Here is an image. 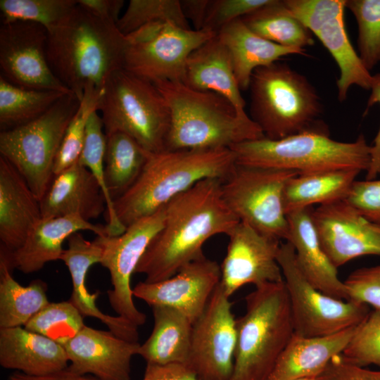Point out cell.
<instances>
[{"label": "cell", "mask_w": 380, "mask_h": 380, "mask_svg": "<svg viewBox=\"0 0 380 380\" xmlns=\"http://www.w3.org/2000/svg\"><path fill=\"white\" fill-rule=\"evenodd\" d=\"M222 179L198 182L164 205L162 228L150 242L135 273L144 281L167 279L186 264L205 257L203 246L210 237L229 235L240 222L225 203Z\"/></svg>", "instance_id": "6da1fadb"}, {"label": "cell", "mask_w": 380, "mask_h": 380, "mask_svg": "<svg viewBox=\"0 0 380 380\" xmlns=\"http://www.w3.org/2000/svg\"><path fill=\"white\" fill-rule=\"evenodd\" d=\"M48 32L46 56L55 76L80 101L89 87L102 89L124 68L126 37L115 23L77 5Z\"/></svg>", "instance_id": "7a4b0ae2"}, {"label": "cell", "mask_w": 380, "mask_h": 380, "mask_svg": "<svg viewBox=\"0 0 380 380\" xmlns=\"http://www.w3.org/2000/svg\"><path fill=\"white\" fill-rule=\"evenodd\" d=\"M231 148L165 150L149 153L137 179L113 201L118 219L125 227L151 215L198 182L225 179L235 167Z\"/></svg>", "instance_id": "3957f363"}, {"label": "cell", "mask_w": 380, "mask_h": 380, "mask_svg": "<svg viewBox=\"0 0 380 380\" xmlns=\"http://www.w3.org/2000/svg\"><path fill=\"white\" fill-rule=\"evenodd\" d=\"M154 84L170 113L165 150L230 148L265 137L247 113H239L217 93L194 89L181 81Z\"/></svg>", "instance_id": "277c9868"}, {"label": "cell", "mask_w": 380, "mask_h": 380, "mask_svg": "<svg viewBox=\"0 0 380 380\" xmlns=\"http://www.w3.org/2000/svg\"><path fill=\"white\" fill-rule=\"evenodd\" d=\"M250 118L265 138L277 140L305 132L329 133L321 118L320 96L307 77L279 61L254 70Z\"/></svg>", "instance_id": "5b68a950"}, {"label": "cell", "mask_w": 380, "mask_h": 380, "mask_svg": "<svg viewBox=\"0 0 380 380\" xmlns=\"http://www.w3.org/2000/svg\"><path fill=\"white\" fill-rule=\"evenodd\" d=\"M245 300L246 312L236 319V346L230 380H269L294 335L284 281L256 286Z\"/></svg>", "instance_id": "8992f818"}, {"label": "cell", "mask_w": 380, "mask_h": 380, "mask_svg": "<svg viewBox=\"0 0 380 380\" xmlns=\"http://www.w3.org/2000/svg\"><path fill=\"white\" fill-rule=\"evenodd\" d=\"M230 148L236 164L305 174L339 169L367 172L372 146L363 134L343 142L331 139L329 133L305 132L277 140L247 141Z\"/></svg>", "instance_id": "52a82bcc"}, {"label": "cell", "mask_w": 380, "mask_h": 380, "mask_svg": "<svg viewBox=\"0 0 380 380\" xmlns=\"http://www.w3.org/2000/svg\"><path fill=\"white\" fill-rule=\"evenodd\" d=\"M98 111L106 135L121 132L148 152L165 150L170 113L154 83L125 68L116 70L103 88Z\"/></svg>", "instance_id": "ba28073f"}, {"label": "cell", "mask_w": 380, "mask_h": 380, "mask_svg": "<svg viewBox=\"0 0 380 380\" xmlns=\"http://www.w3.org/2000/svg\"><path fill=\"white\" fill-rule=\"evenodd\" d=\"M80 102L73 93L66 94L37 118L0 132L1 156L17 169L39 201L53 179L57 154Z\"/></svg>", "instance_id": "9c48e42d"}, {"label": "cell", "mask_w": 380, "mask_h": 380, "mask_svg": "<svg viewBox=\"0 0 380 380\" xmlns=\"http://www.w3.org/2000/svg\"><path fill=\"white\" fill-rule=\"evenodd\" d=\"M297 172L236 164L222 181L223 199L238 220L267 236L286 240L289 233L284 195Z\"/></svg>", "instance_id": "30bf717a"}, {"label": "cell", "mask_w": 380, "mask_h": 380, "mask_svg": "<svg viewBox=\"0 0 380 380\" xmlns=\"http://www.w3.org/2000/svg\"><path fill=\"white\" fill-rule=\"evenodd\" d=\"M277 260L296 335L316 337L336 334L359 325L370 312L366 304L338 299L316 289L300 269L290 243H281Z\"/></svg>", "instance_id": "8fae6325"}, {"label": "cell", "mask_w": 380, "mask_h": 380, "mask_svg": "<svg viewBox=\"0 0 380 380\" xmlns=\"http://www.w3.org/2000/svg\"><path fill=\"white\" fill-rule=\"evenodd\" d=\"M216 34L169 21L148 23L125 36L124 68L153 83L182 82L189 55Z\"/></svg>", "instance_id": "7c38bea8"}, {"label": "cell", "mask_w": 380, "mask_h": 380, "mask_svg": "<svg viewBox=\"0 0 380 380\" xmlns=\"http://www.w3.org/2000/svg\"><path fill=\"white\" fill-rule=\"evenodd\" d=\"M328 50L340 71L336 82L338 99H346L353 85L371 90L380 84V73L372 75L353 48L344 20L346 0H284Z\"/></svg>", "instance_id": "4fadbf2b"}, {"label": "cell", "mask_w": 380, "mask_h": 380, "mask_svg": "<svg viewBox=\"0 0 380 380\" xmlns=\"http://www.w3.org/2000/svg\"><path fill=\"white\" fill-rule=\"evenodd\" d=\"M165 219L164 206L155 213L142 217L128 227L119 236H96L102 247L100 264L110 272L113 289L108 290L109 303L118 315L137 327L146 320L133 300L131 277L153 238L162 228Z\"/></svg>", "instance_id": "5bb4252c"}, {"label": "cell", "mask_w": 380, "mask_h": 380, "mask_svg": "<svg viewBox=\"0 0 380 380\" xmlns=\"http://www.w3.org/2000/svg\"><path fill=\"white\" fill-rule=\"evenodd\" d=\"M236 346V319L219 283L193 324L186 366L199 380H230Z\"/></svg>", "instance_id": "9a60e30c"}, {"label": "cell", "mask_w": 380, "mask_h": 380, "mask_svg": "<svg viewBox=\"0 0 380 380\" xmlns=\"http://www.w3.org/2000/svg\"><path fill=\"white\" fill-rule=\"evenodd\" d=\"M48 32L27 21L0 27V76L18 87L72 93L55 76L46 56Z\"/></svg>", "instance_id": "2e32d148"}, {"label": "cell", "mask_w": 380, "mask_h": 380, "mask_svg": "<svg viewBox=\"0 0 380 380\" xmlns=\"http://www.w3.org/2000/svg\"><path fill=\"white\" fill-rule=\"evenodd\" d=\"M228 236L227 253L220 265V281L227 296L248 284L256 287L284 281L277 260L280 240L241 222Z\"/></svg>", "instance_id": "e0dca14e"}, {"label": "cell", "mask_w": 380, "mask_h": 380, "mask_svg": "<svg viewBox=\"0 0 380 380\" xmlns=\"http://www.w3.org/2000/svg\"><path fill=\"white\" fill-rule=\"evenodd\" d=\"M312 218L324 251L337 268L359 257L380 255V224L345 200L313 208Z\"/></svg>", "instance_id": "ac0fdd59"}, {"label": "cell", "mask_w": 380, "mask_h": 380, "mask_svg": "<svg viewBox=\"0 0 380 380\" xmlns=\"http://www.w3.org/2000/svg\"><path fill=\"white\" fill-rule=\"evenodd\" d=\"M220 277V265L205 256L186 264L167 279L139 282L132 293L151 307L179 310L194 324L203 312Z\"/></svg>", "instance_id": "d6986e66"}, {"label": "cell", "mask_w": 380, "mask_h": 380, "mask_svg": "<svg viewBox=\"0 0 380 380\" xmlns=\"http://www.w3.org/2000/svg\"><path fill=\"white\" fill-rule=\"evenodd\" d=\"M140 343L121 338L110 331L84 326L65 346L70 365L80 374L101 380H130L131 360Z\"/></svg>", "instance_id": "ffe728a7"}, {"label": "cell", "mask_w": 380, "mask_h": 380, "mask_svg": "<svg viewBox=\"0 0 380 380\" xmlns=\"http://www.w3.org/2000/svg\"><path fill=\"white\" fill-rule=\"evenodd\" d=\"M93 232L96 236L107 235L106 227L94 224L79 215L42 218L32 229L23 244L16 251L6 253L0 251V259L13 269L29 274L42 269L51 261L61 260L63 243L75 232Z\"/></svg>", "instance_id": "44dd1931"}, {"label": "cell", "mask_w": 380, "mask_h": 380, "mask_svg": "<svg viewBox=\"0 0 380 380\" xmlns=\"http://www.w3.org/2000/svg\"><path fill=\"white\" fill-rule=\"evenodd\" d=\"M68 248L61 257L68 267L72 282V292L70 301L83 317H91L105 324L109 331L117 336L131 342H139L138 327L129 320L119 316H111L102 312L96 305L100 291L90 293L86 286L87 272L93 265L101 261L103 250L95 239L86 240L80 232L68 238Z\"/></svg>", "instance_id": "7402d4cb"}, {"label": "cell", "mask_w": 380, "mask_h": 380, "mask_svg": "<svg viewBox=\"0 0 380 380\" xmlns=\"http://www.w3.org/2000/svg\"><path fill=\"white\" fill-rule=\"evenodd\" d=\"M42 218L39 200L17 169L0 156V251L18 249Z\"/></svg>", "instance_id": "603a6c76"}, {"label": "cell", "mask_w": 380, "mask_h": 380, "mask_svg": "<svg viewBox=\"0 0 380 380\" xmlns=\"http://www.w3.org/2000/svg\"><path fill=\"white\" fill-rule=\"evenodd\" d=\"M313 207L287 214L289 233L286 241L294 249L297 263L308 280L321 292L348 300L338 268L324 251L312 218Z\"/></svg>", "instance_id": "cb8c5ba5"}, {"label": "cell", "mask_w": 380, "mask_h": 380, "mask_svg": "<svg viewBox=\"0 0 380 380\" xmlns=\"http://www.w3.org/2000/svg\"><path fill=\"white\" fill-rule=\"evenodd\" d=\"M40 206L42 218L79 215L89 221L106 210L105 197L96 179L79 162L53 175Z\"/></svg>", "instance_id": "d4e9b609"}, {"label": "cell", "mask_w": 380, "mask_h": 380, "mask_svg": "<svg viewBox=\"0 0 380 380\" xmlns=\"http://www.w3.org/2000/svg\"><path fill=\"white\" fill-rule=\"evenodd\" d=\"M64 346L25 327L0 328V365L39 376L67 368Z\"/></svg>", "instance_id": "484cf974"}, {"label": "cell", "mask_w": 380, "mask_h": 380, "mask_svg": "<svg viewBox=\"0 0 380 380\" xmlns=\"http://www.w3.org/2000/svg\"><path fill=\"white\" fill-rule=\"evenodd\" d=\"M182 82L194 89L217 93L239 113H246L230 54L217 34L189 55Z\"/></svg>", "instance_id": "4316f807"}, {"label": "cell", "mask_w": 380, "mask_h": 380, "mask_svg": "<svg viewBox=\"0 0 380 380\" xmlns=\"http://www.w3.org/2000/svg\"><path fill=\"white\" fill-rule=\"evenodd\" d=\"M357 326L324 336L304 337L294 334L269 380L316 377L335 356L343 353Z\"/></svg>", "instance_id": "83f0119b"}, {"label": "cell", "mask_w": 380, "mask_h": 380, "mask_svg": "<svg viewBox=\"0 0 380 380\" xmlns=\"http://www.w3.org/2000/svg\"><path fill=\"white\" fill-rule=\"evenodd\" d=\"M228 50L241 90L248 89L255 70L291 54L306 55L305 49L285 47L251 30L241 19L222 27L217 34Z\"/></svg>", "instance_id": "f1b7e54d"}, {"label": "cell", "mask_w": 380, "mask_h": 380, "mask_svg": "<svg viewBox=\"0 0 380 380\" xmlns=\"http://www.w3.org/2000/svg\"><path fill=\"white\" fill-rule=\"evenodd\" d=\"M153 328L147 340L140 344L138 355L146 364L186 365L193 324L172 308L152 307Z\"/></svg>", "instance_id": "f546056e"}, {"label": "cell", "mask_w": 380, "mask_h": 380, "mask_svg": "<svg viewBox=\"0 0 380 380\" xmlns=\"http://www.w3.org/2000/svg\"><path fill=\"white\" fill-rule=\"evenodd\" d=\"M361 172L339 169L298 174L288 181L284 195L286 215L291 212L345 200Z\"/></svg>", "instance_id": "4dcf8cb0"}, {"label": "cell", "mask_w": 380, "mask_h": 380, "mask_svg": "<svg viewBox=\"0 0 380 380\" xmlns=\"http://www.w3.org/2000/svg\"><path fill=\"white\" fill-rule=\"evenodd\" d=\"M241 20L256 34L285 47L305 49L315 43L312 33L284 1L271 0Z\"/></svg>", "instance_id": "1f68e13d"}, {"label": "cell", "mask_w": 380, "mask_h": 380, "mask_svg": "<svg viewBox=\"0 0 380 380\" xmlns=\"http://www.w3.org/2000/svg\"><path fill=\"white\" fill-rule=\"evenodd\" d=\"M149 153L124 132H115L106 135L104 175L107 189L113 201L135 182Z\"/></svg>", "instance_id": "d6a6232c"}, {"label": "cell", "mask_w": 380, "mask_h": 380, "mask_svg": "<svg viewBox=\"0 0 380 380\" xmlns=\"http://www.w3.org/2000/svg\"><path fill=\"white\" fill-rule=\"evenodd\" d=\"M6 262L0 259V328L25 326L49 303L47 284L34 279L28 286L18 283Z\"/></svg>", "instance_id": "836d02e7"}, {"label": "cell", "mask_w": 380, "mask_h": 380, "mask_svg": "<svg viewBox=\"0 0 380 380\" xmlns=\"http://www.w3.org/2000/svg\"><path fill=\"white\" fill-rule=\"evenodd\" d=\"M66 94L69 93L18 87L0 76L1 131L32 121Z\"/></svg>", "instance_id": "e575fe53"}, {"label": "cell", "mask_w": 380, "mask_h": 380, "mask_svg": "<svg viewBox=\"0 0 380 380\" xmlns=\"http://www.w3.org/2000/svg\"><path fill=\"white\" fill-rule=\"evenodd\" d=\"M106 135L103 124L98 110L94 111L88 120L86 137L79 163L85 166L93 175L105 197L106 210L105 225L106 234L110 236L122 234L126 227L120 223L114 210L113 200L106 186L104 175V158Z\"/></svg>", "instance_id": "d590c367"}, {"label": "cell", "mask_w": 380, "mask_h": 380, "mask_svg": "<svg viewBox=\"0 0 380 380\" xmlns=\"http://www.w3.org/2000/svg\"><path fill=\"white\" fill-rule=\"evenodd\" d=\"M84 317L70 301L49 303L24 326L64 346L85 326Z\"/></svg>", "instance_id": "8d00e7d4"}, {"label": "cell", "mask_w": 380, "mask_h": 380, "mask_svg": "<svg viewBox=\"0 0 380 380\" xmlns=\"http://www.w3.org/2000/svg\"><path fill=\"white\" fill-rule=\"evenodd\" d=\"M103 88L89 87L84 91L78 108L64 134L55 160L53 175L79 161L84 144L88 120L94 111L98 110Z\"/></svg>", "instance_id": "74e56055"}, {"label": "cell", "mask_w": 380, "mask_h": 380, "mask_svg": "<svg viewBox=\"0 0 380 380\" xmlns=\"http://www.w3.org/2000/svg\"><path fill=\"white\" fill-rule=\"evenodd\" d=\"M77 5V0H1L2 23L27 21L47 31L62 22Z\"/></svg>", "instance_id": "f35d334b"}, {"label": "cell", "mask_w": 380, "mask_h": 380, "mask_svg": "<svg viewBox=\"0 0 380 380\" xmlns=\"http://www.w3.org/2000/svg\"><path fill=\"white\" fill-rule=\"evenodd\" d=\"M169 21L191 29L180 0H130L116 25L125 36L153 22Z\"/></svg>", "instance_id": "ab89813d"}, {"label": "cell", "mask_w": 380, "mask_h": 380, "mask_svg": "<svg viewBox=\"0 0 380 380\" xmlns=\"http://www.w3.org/2000/svg\"><path fill=\"white\" fill-rule=\"evenodd\" d=\"M357 25L358 55L370 71L380 63V0H346Z\"/></svg>", "instance_id": "60d3db41"}, {"label": "cell", "mask_w": 380, "mask_h": 380, "mask_svg": "<svg viewBox=\"0 0 380 380\" xmlns=\"http://www.w3.org/2000/svg\"><path fill=\"white\" fill-rule=\"evenodd\" d=\"M341 355L346 361L360 367H380V310L369 312Z\"/></svg>", "instance_id": "b9f144b4"}, {"label": "cell", "mask_w": 380, "mask_h": 380, "mask_svg": "<svg viewBox=\"0 0 380 380\" xmlns=\"http://www.w3.org/2000/svg\"><path fill=\"white\" fill-rule=\"evenodd\" d=\"M271 0H210L203 30L217 32Z\"/></svg>", "instance_id": "7bdbcfd3"}, {"label": "cell", "mask_w": 380, "mask_h": 380, "mask_svg": "<svg viewBox=\"0 0 380 380\" xmlns=\"http://www.w3.org/2000/svg\"><path fill=\"white\" fill-rule=\"evenodd\" d=\"M343 282L348 300L380 310V265L358 268Z\"/></svg>", "instance_id": "ee69618b"}, {"label": "cell", "mask_w": 380, "mask_h": 380, "mask_svg": "<svg viewBox=\"0 0 380 380\" xmlns=\"http://www.w3.org/2000/svg\"><path fill=\"white\" fill-rule=\"evenodd\" d=\"M345 201L363 217L380 224V179L355 180Z\"/></svg>", "instance_id": "f6af8a7d"}, {"label": "cell", "mask_w": 380, "mask_h": 380, "mask_svg": "<svg viewBox=\"0 0 380 380\" xmlns=\"http://www.w3.org/2000/svg\"><path fill=\"white\" fill-rule=\"evenodd\" d=\"M316 380H380V370H371L352 364L342 357L335 356Z\"/></svg>", "instance_id": "bcb514c9"}, {"label": "cell", "mask_w": 380, "mask_h": 380, "mask_svg": "<svg viewBox=\"0 0 380 380\" xmlns=\"http://www.w3.org/2000/svg\"><path fill=\"white\" fill-rule=\"evenodd\" d=\"M142 380H199L186 366L180 364H146Z\"/></svg>", "instance_id": "7dc6e473"}, {"label": "cell", "mask_w": 380, "mask_h": 380, "mask_svg": "<svg viewBox=\"0 0 380 380\" xmlns=\"http://www.w3.org/2000/svg\"><path fill=\"white\" fill-rule=\"evenodd\" d=\"M77 4L96 16L117 24L125 1L123 0H77Z\"/></svg>", "instance_id": "c3c4849f"}, {"label": "cell", "mask_w": 380, "mask_h": 380, "mask_svg": "<svg viewBox=\"0 0 380 380\" xmlns=\"http://www.w3.org/2000/svg\"><path fill=\"white\" fill-rule=\"evenodd\" d=\"M375 103L380 105V84L371 89L366 110ZM371 146V162L366 172V179H374L380 177V126Z\"/></svg>", "instance_id": "681fc988"}, {"label": "cell", "mask_w": 380, "mask_h": 380, "mask_svg": "<svg viewBox=\"0 0 380 380\" xmlns=\"http://www.w3.org/2000/svg\"><path fill=\"white\" fill-rule=\"evenodd\" d=\"M180 4L184 16L193 23L195 30H202L210 0H181Z\"/></svg>", "instance_id": "f907efd6"}, {"label": "cell", "mask_w": 380, "mask_h": 380, "mask_svg": "<svg viewBox=\"0 0 380 380\" xmlns=\"http://www.w3.org/2000/svg\"><path fill=\"white\" fill-rule=\"evenodd\" d=\"M8 380H101L95 376H87L74 372L68 368H65L62 370L53 372L44 376H30L15 372L11 374Z\"/></svg>", "instance_id": "816d5d0a"}, {"label": "cell", "mask_w": 380, "mask_h": 380, "mask_svg": "<svg viewBox=\"0 0 380 380\" xmlns=\"http://www.w3.org/2000/svg\"><path fill=\"white\" fill-rule=\"evenodd\" d=\"M297 380H316V379H315V377H312V378L300 379H297Z\"/></svg>", "instance_id": "f5cc1de1"}]
</instances>
